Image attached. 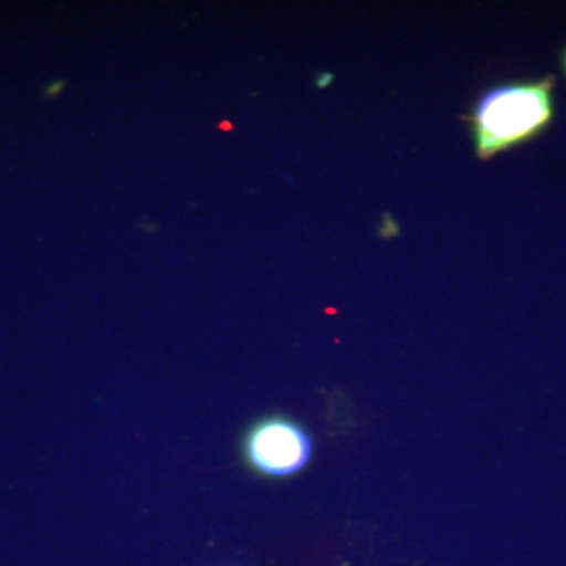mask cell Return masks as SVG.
Returning a JSON list of instances; mask_svg holds the SVG:
<instances>
[{
  "label": "cell",
  "mask_w": 566,
  "mask_h": 566,
  "mask_svg": "<svg viewBox=\"0 0 566 566\" xmlns=\"http://www.w3.org/2000/svg\"><path fill=\"white\" fill-rule=\"evenodd\" d=\"M244 449L253 469L271 476L296 474L312 457V441L304 428L279 417L255 424Z\"/></svg>",
  "instance_id": "obj_2"
},
{
  "label": "cell",
  "mask_w": 566,
  "mask_h": 566,
  "mask_svg": "<svg viewBox=\"0 0 566 566\" xmlns=\"http://www.w3.org/2000/svg\"><path fill=\"white\" fill-rule=\"evenodd\" d=\"M564 66H565V71H566V51H565V55H564Z\"/></svg>",
  "instance_id": "obj_6"
},
{
  "label": "cell",
  "mask_w": 566,
  "mask_h": 566,
  "mask_svg": "<svg viewBox=\"0 0 566 566\" xmlns=\"http://www.w3.org/2000/svg\"><path fill=\"white\" fill-rule=\"evenodd\" d=\"M63 87H65V82L63 81L51 82V84L44 88V95H46L48 98H54V96L61 95Z\"/></svg>",
  "instance_id": "obj_3"
},
{
  "label": "cell",
  "mask_w": 566,
  "mask_h": 566,
  "mask_svg": "<svg viewBox=\"0 0 566 566\" xmlns=\"http://www.w3.org/2000/svg\"><path fill=\"white\" fill-rule=\"evenodd\" d=\"M221 128H223V129H226V128H227V129H230V125H229V123H222Z\"/></svg>",
  "instance_id": "obj_5"
},
{
  "label": "cell",
  "mask_w": 566,
  "mask_h": 566,
  "mask_svg": "<svg viewBox=\"0 0 566 566\" xmlns=\"http://www.w3.org/2000/svg\"><path fill=\"white\" fill-rule=\"evenodd\" d=\"M554 81L501 85L476 103L472 133L480 158L523 144L546 128L554 115Z\"/></svg>",
  "instance_id": "obj_1"
},
{
  "label": "cell",
  "mask_w": 566,
  "mask_h": 566,
  "mask_svg": "<svg viewBox=\"0 0 566 566\" xmlns=\"http://www.w3.org/2000/svg\"><path fill=\"white\" fill-rule=\"evenodd\" d=\"M331 81H333V76H331V74L324 73L318 77V81H316V85L323 88L326 87V85H329Z\"/></svg>",
  "instance_id": "obj_4"
}]
</instances>
